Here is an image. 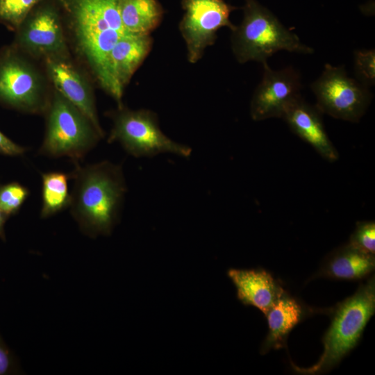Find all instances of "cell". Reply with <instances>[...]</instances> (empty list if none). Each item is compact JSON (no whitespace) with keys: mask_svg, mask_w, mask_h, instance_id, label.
Instances as JSON below:
<instances>
[{"mask_svg":"<svg viewBox=\"0 0 375 375\" xmlns=\"http://www.w3.org/2000/svg\"><path fill=\"white\" fill-rule=\"evenodd\" d=\"M69 174L49 172L42 174V208L40 215L49 217L69 207Z\"/></svg>","mask_w":375,"mask_h":375,"instance_id":"obj_19","label":"cell"},{"mask_svg":"<svg viewBox=\"0 0 375 375\" xmlns=\"http://www.w3.org/2000/svg\"><path fill=\"white\" fill-rule=\"evenodd\" d=\"M29 193L27 188L17 182L0 185V210L8 216L17 213Z\"/></svg>","mask_w":375,"mask_h":375,"instance_id":"obj_21","label":"cell"},{"mask_svg":"<svg viewBox=\"0 0 375 375\" xmlns=\"http://www.w3.org/2000/svg\"><path fill=\"white\" fill-rule=\"evenodd\" d=\"M75 51L101 88L117 103L110 56L125 34L118 0H58Z\"/></svg>","mask_w":375,"mask_h":375,"instance_id":"obj_1","label":"cell"},{"mask_svg":"<svg viewBox=\"0 0 375 375\" xmlns=\"http://www.w3.org/2000/svg\"><path fill=\"white\" fill-rule=\"evenodd\" d=\"M301 315V306L283 293L266 315L269 333L263 345L264 349L280 347L287 335L300 321Z\"/></svg>","mask_w":375,"mask_h":375,"instance_id":"obj_17","label":"cell"},{"mask_svg":"<svg viewBox=\"0 0 375 375\" xmlns=\"http://www.w3.org/2000/svg\"><path fill=\"white\" fill-rule=\"evenodd\" d=\"M12 368V356L7 347L0 338V375L8 374Z\"/></svg>","mask_w":375,"mask_h":375,"instance_id":"obj_25","label":"cell"},{"mask_svg":"<svg viewBox=\"0 0 375 375\" xmlns=\"http://www.w3.org/2000/svg\"><path fill=\"white\" fill-rule=\"evenodd\" d=\"M118 6L122 25L132 34L150 35L164 14L158 0H118Z\"/></svg>","mask_w":375,"mask_h":375,"instance_id":"obj_16","label":"cell"},{"mask_svg":"<svg viewBox=\"0 0 375 375\" xmlns=\"http://www.w3.org/2000/svg\"><path fill=\"white\" fill-rule=\"evenodd\" d=\"M25 151L24 147L14 142L0 131V154L17 156L22 155Z\"/></svg>","mask_w":375,"mask_h":375,"instance_id":"obj_24","label":"cell"},{"mask_svg":"<svg viewBox=\"0 0 375 375\" xmlns=\"http://www.w3.org/2000/svg\"><path fill=\"white\" fill-rule=\"evenodd\" d=\"M58 0H43L15 31L12 44L34 60L69 55Z\"/></svg>","mask_w":375,"mask_h":375,"instance_id":"obj_8","label":"cell"},{"mask_svg":"<svg viewBox=\"0 0 375 375\" xmlns=\"http://www.w3.org/2000/svg\"><path fill=\"white\" fill-rule=\"evenodd\" d=\"M262 64L263 76L251 100V117L254 121L281 118L288 105L301 97V75L292 67L274 70L267 62Z\"/></svg>","mask_w":375,"mask_h":375,"instance_id":"obj_11","label":"cell"},{"mask_svg":"<svg viewBox=\"0 0 375 375\" xmlns=\"http://www.w3.org/2000/svg\"><path fill=\"white\" fill-rule=\"evenodd\" d=\"M227 274L237 290L238 299L265 316L284 293L272 276L262 269H231Z\"/></svg>","mask_w":375,"mask_h":375,"instance_id":"obj_15","label":"cell"},{"mask_svg":"<svg viewBox=\"0 0 375 375\" xmlns=\"http://www.w3.org/2000/svg\"><path fill=\"white\" fill-rule=\"evenodd\" d=\"M108 115L112 120L108 142H119L133 156L151 157L171 153L188 157L191 154L190 147L171 140L163 133L156 114L151 110H131L122 106L109 112Z\"/></svg>","mask_w":375,"mask_h":375,"instance_id":"obj_7","label":"cell"},{"mask_svg":"<svg viewBox=\"0 0 375 375\" xmlns=\"http://www.w3.org/2000/svg\"><path fill=\"white\" fill-rule=\"evenodd\" d=\"M310 88L316 97V107L322 114L351 122L360 119L372 99L368 87L349 77L343 66L328 63Z\"/></svg>","mask_w":375,"mask_h":375,"instance_id":"obj_9","label":"cell"},{"mask_svg":"<svg viewBox=\"0 0 375 375\" xmlns=\"http://www.w3.org/2000/svg\"><path fill=\"white\" fill-rule=\"evenodd\" d=\"M322 114L316 106L310 105L301 96L288 105L281 118L295 135L322 158L334 162L338 159L339 153L326 133Z\"/></svg>","mask_w":375,"mask_h":375,"instance_id":"obj_13","label":"cell"},{"mask_svg":"<svg viewBox=\"0 0 375 375\" xmlns=\"http://www.w3.org/2000/svg\"><path fill=\"white\" fill-rule=\"evenodd\" d=\"M181 5L185 12L179 31L185 42L188 60L194 64L215 43L221 28L235 29L230 14L236 8L224 0H182Z\"/></svg>","mask_w":375,"mask_h":375,"instance_id":"obj_10","label":"cell"},{"mask_svg":"<svg viewBox=\"0 0 375 375\" xmlns=\"http://www.w3.org/2000/svg\"><path fill=\"white\" fill-rule=\"evenodd\" d=\"M44 114L42 155L78 161L103 138L86 115L55 89Z\"/></svg>","mask_w":375,"mask_h":375,"instance_id":"obj_4","label":"cell"},{"mask_svg":"<svg viewBox=\"0 0 375 375\" xmlns=\"http://www.w3.org/2000/svg\"><path fill=\"white\" fill-rule=\"evenodd\" d=\"M349 244L363 252L374 254V222L365 221L358 222L356 228L350 238Z\"/></svg>","mask_w":375,"mask_h":375,"instance_id":"obj_23","label":"cell"},{"mask_svg":"<svg viewBox=\"0 0 375 375\" xmlns=\"http://www.w3.org/2000/svg\"><path fill=\"white\" fill-rule=\"evenodd\" d=\"M327 265V272L333 278H360L374 269V254L363 252L349 243L334 253Z\"/></svg>","mask_w":375,"mask_h":375,"instance_id":"obj_18","label":"cell"},{"mask_svg":"<svg viewBox=\"0 0 375 375\" xmlns=\"http://www.w3.org/2000/svg\"><path fill=\"white\" fill-rule=\"evenodd\" d=\"M9 216L0 210V238L4 239V224Z\"/></svg>","mask_w":375,"mask_h":375,"instance_id":"obj_26","label":"cell"},{"mask_svg":"<svg viewBox=\"0 0 375 375\" xmlns=\"http://www.w3.org/2000/svg\"><path fill=\"white\" fill-rule=\"evenodd\" d=\"M243 19L231 31V48L240 63H262L281 50L310 54L313 49L301 42L267 8L256 0H245Z\"/></svg>","mask_w":375,"mask_h":375,"instance_id":"obj_3","label":"cell"},{"mask_svg":"<svg viewBox=\"0 0 375 375\" xmlns=\"http://www.w3.org/2000/svg\"><path fill=\"white\" fill-rule=\"evenodd\" d=\"M48 78L12 44L0 50V104L30 114H44L52 93Z\"/></svg>","mask_w":375,"mask_h":375,"instance_id":"obj_5","label":"cell"},{"mask_svg":"<svg viewBox=\"0 0 375 375\" xmlns=\"http://www.w3.org/2000/svg\"><path fill=\"white\" fill-rule=\"evenodd\" d=\"M43 0H0V24L16 31L32 10Z\"/></svg>","mask_w":375,"mask_h":375,"instance_id":"obj_20","label":"cell"},{"mask_svg":"<svg viewBox=\"0 0 375 375\" xmlns=\"http://www.w3.org/2000/svg\"><path fill=\"white\" fill-rule=\"evenodd\" d=\"M43 63L46 75L54 89L86 115L103 138L91 83L70 55L48 58Z\"/></svg>","mask_w":375,"mask_h":375,"instance_id":"obj_12","label":"cell"},{"mask_svg":"<svg viewBox=\"0 0 375 375\" xmlns=\"http://www.w3.org/2000/svg\"><path fill=\"white\" fill-rule=\"evenodd\" d=\"M354 69L358 81L367 87L375 83V51L359 49L354 52Z\"/></svg>","mask_w":375,"mask_h":375,"instance_id":"obj_22","label":"cell"},{"mask_svg":"<svg viewBox=\"0 0 375 375\" xmlns=\"http://www.w3.org/2000/svg\"><path fill=\"white\" fill-rule=\"evenodd\" d=\"M374 310L373 278L335 310L331 324L323 339L324 352L317 364L305 372H322L338 363L356 345Z\"/></svg>","mask_w":375,"mask_h":375,"instance_id":"obj_6","label":"cell"},{"mask_svg":"<svg viewBox=\"0 0 375 375\" xmlns=\"http://www.w3.org/2000/svg\"><path fill=\"white\" fill-rule=\"evenodd\" d=\"M69 207L90 235L109 234L123 205L127 187L122 167L108 160L81 165L74 162Z\"/></svg>","mask_w":375,"mask_h":375,"instance_id":"obj_2","label":"cell"},{"mask_svg":"<svg viewBox=\"0 0 375 375\" xmlns=\"http://www.w3.org/2000/svg\"><path fill=\"white\" fill-rule=\"evenodd\" d=\"M152 44L150 35L126 33L112 48L110 65L118 107L123 106L122 100L124 89L149 55Z\"/></svg>","mask_w":375,"mask_h":375,"instance_id":"obj_14","label":"cell"}]
</instances>
